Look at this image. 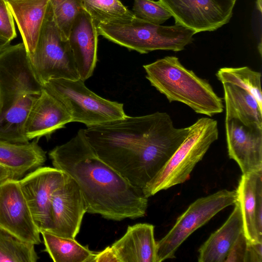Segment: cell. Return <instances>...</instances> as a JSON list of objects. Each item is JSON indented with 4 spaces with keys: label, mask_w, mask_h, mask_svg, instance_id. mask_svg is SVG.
<instances>
[{
    "label": "cell",
    "mask_w": 262,
    "mask_h": 262,
    "mask_svg": "<svg viewBox=\"0 0 262 262\" xmlns=\"http://www.w3.org/2000/svg\"><path fill=\"white\" fill-rule=\"evenodd\" d=\"M84 129L98 157L127 180L133 172H151L161 168L189 129L175 127L167 113L157 112L126 115Z\"/></svg>",
    "instance_id": "1"
},
{
    "label": "cell",
    "mask_w": 262,
    "mask_h": 262,
    "mask_svg": "<svg viewBox=\"0 0 262 262\" xmlns=\"http://www.w3.org/2000/svg\"><path fill=\"white\" fill-rule=\"evenodd\" d=\"M54 167L66 172L78 184L87 212L120 221L144 216L148 198L142 190L132 185L102 160L80 129L67 142L49 153Z\"/></svg>",
    "instance_id": "2"
},
{
    "label": "cell",
    "mask_w": 262,
    "mask_h": 262,
    "mask_svg": "<svg viewBox=\"0 0 262 262\" xmlns=\"http://www.w3.org/2000/svg\"><path fill=\"white\" fill-rule=\"evenodd\" d=\"M42 89L23 42L10 45L0 52L1 139L29 142L25 124Z\"/></svg>",
    "instance_id": "3"
},
{
    "label": "cell",
    "mask_w": 262,
    "mask_h": 262,
    "mask_svg": "<svg viewBox=\"0 0 262 262\" xmlns=\"http://www.w3.org/2000/svg\"><path fill=\"white\" fill-rule=\"evenodd\" d=\"M146 78L169 102L182 103L197 114L212 117L224 111L222 99L206 79L186 68L173 56L143 66Z\"/></svg>",
    "instance_id": "4"
},
{
    "label": "cell",
    "mask_w": 262,
    "mask_h": 262,
    "mask_svg": "<svg viewBox=\"0 0 262 262\" xmlns=\"http://www.w3.org/2000/svg\"><path fill=\"white\" fill-rule=\"evenodd\" d=\"M97 29L99 35L141 54L156 50L182 51L192 42L195 34L182 26L157 25L137 17L127 22L101 24Z\"/></svg>",
    "instance_id": "5"
},
{
    "label": "cell",
    "mask_w": 262,
    "mask_h": 262,
    "mask_svg": "<svg viewBox=\"0 0 262 262\" xmlns=\"http://www.w3.org/2000/svg\"><path fill=\"white\" fill-rule=\"evenodd\" d=\"M187 136L156 176L142 189L146 198L187 180L196 164L217 140V122L210 117L188 126Z\"/></svg>",
    "instance_id": "6"
},
{
    "label": "cell",
    "mask_w": 262,
    "mask_h": 262,
    "mask_svg": "<svg viewBox=\"0 0 262 262\" xmlns=\"http://www.w3.org/2000/svg\"><path fill=\"white\" fill-rule=\"evenodd\" d=\"M81 79H52L43 88L64 106L72 122L88 127L125 117L123 104L105 99L89 89Z\"/></svg>",
    "instance_id": "7"
},
{
    "label": "cell",
    "mask_w": 262,
    "mask_h": 262,
    "mask_svg": "<svg viewBox=\"0 0 262 262\" xmlns=\"http://www.w3.org/2000/svg\"><path fill=\"white\" fill-rule=\"evenodd\" d=\"M28 55L36 76L43 86L52 79L80 78L69 40L57 28L50 5L35 50Z\"/></svg>",
    "instance_id": "8"
},
{
    "label": "cell",
    "mask_w": 262,
    "mask_h": 262,
    "mask_svg": "<svg viewBox=\"0 0 262 262\" xmlns=\"http://www.w3.org/2000/svg\"><path fill=\"white\" fill-rule=\"evenodd\" d=\"M237 201L236 190L223 189L191 203L170 231L157 242L156 262L175 257L181 244L220 211Z\"/></svg>",
    "instance_id": "9"
},
{
    "label": "cell",
    "mask_w": 262,
    "mask_h": 262,
    "mask_svg": "<svg viewBox=\"0 0 262 262\" xmlns=\"http://www.w3.org/2000/svg\"><path fill=\"white\" fill-rule=\"evenodd\" d=\"M168 10L176 25L195 33L214 31L228 23L237 0H159Z\"/></svg>",
    "instance_id": "10"
},
{
    "label": "cell",
    "mask_w": 262,
    "mask_h": 262,
    "mask_svg": "<svg viewBox=\"0 0 262 262\" xmlns=\"http://www.w3.org/2000/svg\"><path fill=\"white\" fill-rule=\"evenodd\" d=\"M69 177L54 167L40 166L19 180L21 190L40 232H49L52 195Z\"/></svg>",
    "instance_id": "11"
},
{
    "label": "cell",
    "mask_w": 262,
    "mask_h": 262,
    "mask_svg": "<svg viewBox=\"0 0 262 262\" xmlns=\"http://www.w3.org/2000/svg\"><path fill=\"white\" fill-rule=\"evenodd\" d=\"M0 227L24 241L41 243L40 231L18 179L10 178L0 183Z\"/></svg>",
    "instance_id": "12"
},
{
    "label": "cell",
    "mask_w": 262,
    "mask_h": 262,
    "mask_svg": "<svg viewBox=\"0 0 262 262\" xmlns=\"http://www.w3.org/2000/svg\"><path fill=\"white\" fill-rule=\"evenodd\" d=\"M86 212L87 207L80 188L69 176L52 195L49 232L61 237L75 239Z\"/></svg>",
    "instance_id": "13"
},
{
    "label": "cell",
    "mask_w": 262,
    "mask_h": 262,
    "mask_svg": "<svg viewBox=\"0 0 262 262\" xmlns=\"http://www.w3.org/2000/svg\"><path fill=\"white\" fill-rule=\"evenodd\" d=\"M225 125L229 157L243 174L262 170V125L234 118H225Z\"/></svg>",
    "instance_id": "14"
},
{
    "label": "cell",
    "mask_w": 262,
    "mask_h": 262,
    "mask_svg": "<svg viewBox=\"0 0 262 262\" xmlns=\"http://www.w3.org/2000/svg\"><path fill=\"white\" fill-rule=\"evenodd\" d=\"M72 118L62 103L43 87L31 109L25 124V134L30 141L45 136L64 127Z\"/></svg>",
    "instance_id": "15"
},
{
    "label": "cell",
    "mask_w": 262,
    "mask_h": 262,
    "mask_svg": "<svg viewBox=\"0 0 262 262\" xmlns=\"http://www.w3.org/2000/svg\"><path fill=\"white\" fill-rule=\"evenodd\" d=\"M236 192L246 238L262 242V170L243 174Z\"/></svg>",
    "instance_id": "16"
},
{
    "label": "cell",
    "mask_w": 262,
    "mask_h": 262,
    "mask_svg": "<svg viewBox=\"0 0 262 262\" xmlns=\"http://www.w3.org/2000/svg\"><path fill=\"white\" fill-rule=\"evenodd\" d=\"M98 35L96 25L83 9L75 19L68 37L80 78L83 81L92 75L96 65Z\"/></svg>",
    "instance_id": "17"
},
{
    "label": "cell",
    "mask_w": 262,
    "mask_h": 262,
    "mask_svg": "<svg viewBox=\"0 0 262 262\" xmlns=\"http://www.w3.org/2000/svg\"><path fill=\"white\" fill-rule=\"evenodd\" d=\"M110 247L118 262H156L157 242L151 224L128 226L125 234Z\"/></svg>",
    "instance_id": "18"
},
{
    "label": "cell",
    "mask_w": 262,
    "mask_h": 262,
    "mask_svg": "<svg viewBox=\"0 0 262 262\" xmlns=\"http://www.w3.org/2000/svg\"><path fill=\"white\" fill-rule=\"evenodd\" d=\"M29 55L36 49L50 4L49 0L6 1Z\"/></svg>",
    "instance_id": "19"
},
{
    "label": "cell",
    "mask_w": 262,
    "mask_h": 262,
    "mask_svg": "<svg viewBox=\"0 0 262 262\" xmlns=\"http://www.w3.org/2000/svg\"><path fill=\"white\" fill-rule=\"evenodd\" d=\"M234 204L233 210L224 224L199 248V262H225L232 245L244 232L240 206L237 201Z\"/></svg>",
    "instance_id": "20"
},
{
    "label": "cell",
    "mask_w": 262,
    "mask_h": 262,
    "mask_svg": "<svg viewBox=\"0 0 262 262\" xmlns=\"http://www.w3.org/2000/svg\"><path fill=\"white\" fill-rule=\"evenodd\" d=\"M37 139L27 143H13L0 139V164L10 169L16 179L41 166L46 152Z\"/></svg>",
    "instance_id": "21"
},
{
    "label": "cell",
    "mask_w": 262,
    "mask_h": 262,
    "mask_svg": "<svg viewBox=\"0 0 262 262\" xmlns=\"http://www.w3.org/2000/svg\"><path fill=\"white\" fill-rule=\"evenodd\" d=\"M225 118H234L246 124L262 125V109L247 91L230 83H223Z\"/></svg>",
    "instance_id": "22"
},
{
    "label": "cell",
    "mask_w": 262,
    "mask_h": 262,
    "mask_svg": "<svg viewBox=\"0 0 262 262\" xmlns=\"http://www.w3.org/2000/svg\"><path fill=\"white\" fill-rule=\"evenodd\" d=\"M47 252L55 262H93L96 252L90 250L76 239L57 236L46 231H41Z\"/></svg>",
    "instance_id": "23"
},
{
    "label": "cell",
    "mask_w": 262,
    "mask_h": 262,
    "mask_svg": "<svg viewBox=\"0 0 262 262\" xmlns=\"http://www.w3.org/2000/svg\"><path fill=\"white\" fill-rule=\"evenodd\" d=\"M83 7L96 27L101 24L129 21L136 17L119 0H83Z\"/></svg>",
    "instance_id": "24"
},
{
    "label": "cell",
    "mask_w": 262,
    "mask_h": 262,
    "mask_svg": "<svg viewBox=\"0 0 262 262\" xmlns=\"http://www.w3.org/2000/svg\"><path fill=\"white\" fill-rule=\"evenodd\" d=\"M222 83H230L243 89L256 100L262 109L261 73L252 70L248 67L238 68L223 67L216 73Z\"/></svg>",
    "instance_id": "25"
},
{
    "label": "cell",
    "mask_w": 262,
    "mask_h": 262,
    "mask_svg": "<svg viewBox=\"0 0 262 262\" xmlns=\"http://www.w3.org/2000/svg\"><path fill=\"white\" fill-rule=\"evenodd\" d=\"M34 245L0 227V262H36Z\"/></svg>",
    "instance_id": "26"
},
{
    "label": "cell",
    "mask_w": 262,
    "mask_h": 262,
    "mask_svg": "<svg viewBox=\"0 0 262 262\" xmlns=\"http://www.w3.org/2000/svg\"><path fill=\"white\" fill-rule=\"evenodd\" d=\"M54 21L62 36L68 39L73 23L83 9V0H49Z\"/></svg>",
    "instance_id": "27"
},
{
    "label": "cell",
    "mask_w": 262,
    "mask_h": 262,
    "mask_svg": "<svg viewBox=\"0 0 262 262\" xmlns=\"http://www.w3.org/2000/svg\"><path fill=\"white\" fill-rule=\"evenodd\" d=\"M133 11L136 17L157 25H161L172 17L159 1L134 0Z\"/></svg>",
    "instance_id": "28"
},
{
    "label": "cell",
    "mask_w": 262,
    "mask_h": 262,
    "mask_svg": "<svg viewBox=\"0 0 262 262\" xmlns=\"http://www.w3.org/2000/svg\"><path fill=\"white\" fill-rule=\"evenodd\" d=\"M0 35L10 41L17 37L14 20L6 0H0Z\"/></svg>",
    "instance_id": "29"
},
{
    "label": "cell",
    "mask_w": 262,
    "mask_h": 262,
    "mask_svg": "<svg viewBox=\"0 0 262 262\" xmlns=\"http://www.w3.org/2000/svg\"><path fill=\"white\" fill-rule=\"evenodd\" d=\"M248 240L243 232L231 248L225 262H246Z\"/></svg>",
    "instance_id": "30"
},
{
    "label": "cell",
    "mask_w": 262,
    "mask_h": 262,
    "mask_svg": "<svg viewBox=\"0 0 262 262\" xmlns=\"http://www.w3.org/2000/svg\"><path fill=\"white\" fill-rule=\"evenodd\" d=\"M246 262H262V242L248 241Z\"/></svg>",
    "instance_id": "31"
},
{
    "label": "cell",
    "mask_w": 262,
    "mask_h": 262,
    "mask_svg": "<svg viewBox=\"0 0 262 262\" xmlns=\"http://www.w3.org/2000/svg\"><path fill=\"white\" fill-rule=\"evenodd\" d=\"M93 262H118L117 258L110 246L102 251L96 252Z\"/></svg>",
    "instance_id": "32"
},
{
    "label": "cell",
    "mask_w": 262,
    "mask_h": 262,
    "mask_svg": "<svg viewBox=\"0 0 262 262\" xmlns=\"http://www.w3.org/2000/svg\"><path fill=\"white\" fill-rule=\"evenodd\" d=\"M10 178L15 179L14 173L10 169L0 164V183Z\"/></svg>",
    "instance_id": "33"
},
{
    "label": "cell",
    "mask_w": 262,
    "mask_h": 262,
    "mask_svg": "<svg viewBox=\"0 0 262 262\" xmlns=\"http://www.w3.org/2000/svg\"><path fill=\"white\" fill-rule=\"evenodd\" d=\"M11 41L0 35V52L10 45Z\"/></svg>",
    "instance_id": "34"
},
{
    "label": "cell",
    "mask_w": 262,
    "mask_h": 262,
    "mask_svg": "<svg viewBox=\"0 0 262 262\" xmlns=\"http://www.w3.org/2000/svg\"><path fill=\"white\" fill-rule=\"evenodd\" d=\"M6 1H9V0H6Z\"/></svg>",
    "instance_id": "35"
}]
</instances>
